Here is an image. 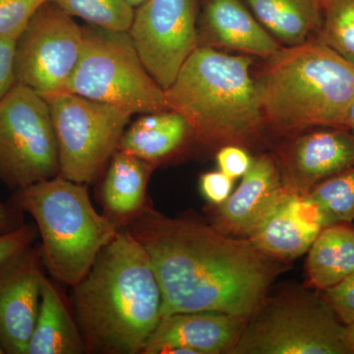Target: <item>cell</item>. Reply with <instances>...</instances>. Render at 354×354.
Listing matches in <instances>:
<instances>
[{"label":"cell","mask_w":354,"mask_h":354,"mask_svg":"<svg viewBox=\"0 0 354 354\" xmlns=\"http://www.w3.org/2000/svg\"><path fill=\"white\" fill-rule=\"evenodd\" d=\"M125 227L150 257L162 293V318L213 311L249 319L264 304L274 268L248 239L147 207Z\"/></svg>","instance_id":"obj_1"},{"label":"cell","mask_w":354,"mask_h":354,"mask_svg":"<svg viewBox=\"0 0 354 354\" xmlns=\"http://www.w3.org/2000/svg\"><path fill=\"white\" fill-rule=\"evenodd\" d=\"M87 353H141L160 318L162 293L143 245L118 232L73 288Z\"/></svg>","instance_id":"obj_2"},{"label":"cell","mask_w":354,"mask_h":354,"mask_svg":"<svg viewBox=\"0 0 354 354\" xmlns=\"http://www.w3.org/2000/svg\"><path fill=\"white\" fill-rule=\"evenodd\" d=\"M256 84L265 124L277 131L344 128L354 101V64L312 37L269 58Z\"/></svg>","instance_id":"obj_3"},{"label":"cell","mask_w":354,"mask_h":354,"mask_svg":"<svg viewBox=\"0 0 354 354\" xmlns=\"http://www.w3.org/2000/svg\"><path fill=\"white\" fill-rule=\"evenodd\" d=\"M252 64L247 55L198 46L165 91L167 109L180 114L204 143L252 138L265 124Z\"/></svg>","instance_id":"obj_4"},{"label":"cell","mask_w":354,"mask_h":354,"mask_svg":"<svg viewBox=\"0 0 354 354\" xmlns=\"http://www.w3.org/2000/svg\"><path fill=\"white\" fill-rule=\"evenodd\" d=\"M86 185L57 176L18 190L14 198L16 208L36 221L48 272L71 288L120 232L118 223L97 213Z\"/></svg>","instance_id":"obj_5"},{"label":"cell","mask_w":354,"mask_h":354,"mask_svg":"<svg viewBox=\"0 0 354 354\" xmlns=\"http://www.w3.org/2000/svg\"><path fill=\"white\" fill-rule=\"evenodd\" d=\"M65 92L135 113L169 111L165 91L142 64L127 32L84 27L82 53Z\"/></svg>","instance_id":"obj_6"},{"label":"cell","mask_w":354,"mask_h":354,"mask_svg":"<svg viewBox=\"0 0 354 354\" xmlns=\"http://www.w3.org/2000/svg\"><path fill=\"white\" fill-rule=\"evenodd\" d=\"M344 327L323 297L286 295L261 305L227 353L351 354Z\"/></svg>","instance_id":"obj_7"},{"label":"cell","mask_w":354,"mask_h":354,"mask_svg":"<svg viewBox=\"0 0 354 354\" xmlns=\"http://www.w3.org/2000/svg\"><path fill=\"white\" fill-rule=\"evenodd\" d=\"M44 97L57 135L59 176L77 183H92L118 151L131 114L73 93Z\"/></svg>","instance_id":"obj_8"},{"label":"cell","mask_w":354,"mask_h":354,"mask_svg":"<svg viewBox=\"0 0 354 354\" xmlns=\"http://www.w3.org/2000/svg\"><path fill=\"white\" fill-rule=\"evenodd\" d=\"M59 176V153L50 106L16 83L0 101V179L18 190Z\"/></svg>","instance_id":"obj_9"},{"label":"cell","mask_w":354,"mask_h":354,"mask_svg":"<svg viewBox=\"0 0 354 354\" xmlns=\"http://www.w3.org/2000/svg\"><path fill=\"white\" fill-rule=\"evenodd\" d=\"M84 44V27L48 0L18 39L16 83L46 95L65 92Z\"/></svg>","instance_id":"obj_10"},{"label":"cell","mask_w":354,"mask_h":354,"mask_svg":"<svg viewBox=\"0 0 354 354\" xmlns=\"http://www.w3.org/2000/svg\"><path fill=\"white\" fill-rule=\"evenodd\" d=\"M127 32L147 71L165 91L199 46L197 0H145L135 8Z\"/></svg>","instance_id":"obj_11"},{"label":"cell","mask_w":354,"mask_h":354,"mask_svg":"<svg viewBox=\"0 0 354 354\" xmlns=\"http://www.w3.org/2000/svg\"><path fill=\"white\" fill-rule=\"evenodd\" d=\"M41 251L31 245L0 265V348L27 354L41 301L44 276Z\"/></svg>","instance_id":"obj_12"},{"label":"cell","mask_w":354,"mask_h":354,"mask_svg":"<svg viewBox=\"0 0 354 354\" xmlns=\"http://www.w3.org/2000/svg\"><path fill=\"white\" fill-rule=\"evenodd\" d=\"M323 228L315 205L285 185L247 239L268 257L291 260L306 253Z\"/></svg>","instance_id":"obj_13"},{"label":"cell","mask_w":354,"mask_h":354,"mask_svg":"<svg viewBox=\"0 0 354 354\" xmlns=\"http://www.w3.org/2000/svg\"><path fill=\"white\" fill-rule=\"evenodd\" d=\"M247 319L221 312H184L160 318L141 354L227 353Z\"/></svg>","instance_id":"obj_14"},{"label":"cell","mask_w":354,"mask_h":354,"mask_svg":"<svg viewBox=\"0 0 354 354\" xmlns=\"http://www.w3.org/2000/svg\"><path fill=\"white\" fill-rule=\"evenodd\" d=\"M283 184L298 194L354 167V135L346 128L318 130L295 139L281 157Z\"/></svg>","instance_id":"obj_15"},{"label":"cell","mask_w":354,"mask_h":354,"mask_svg":"<svg viewBox=\"0 0 354 354\" xmlns=\"http://www.w3.org/2000/svg\"><path fill=\"white\" fill-rule=\"evenodd\" d=\"M206 44L269 59L283 46L256 19L242 0H206L201 16Z\"/></svg>","instance_id":"obj_16"},{"label":"cell","mask_w":354,"mask_h":354,"mask_svg":"<svg viewBox=\"0 0 354 354\" xmlns=\"http://www.w3.org/2000/svg\"><path fill=\"white\" fill-rule=\"evenodd\" d=\"M285 188L281 171L269 156L253 160L239 188L221 204L216 230L246 236Z\"/></svg>","instance_id":"obj_17"},{"label":"cell","mask_w":354,"mask_h":354,"mask_svg":"<svg viewBox=\"0 0 354 354\" xmlns=\"http://www.w3.org/2000/svg\"><path fill=\"white\" fill-rule=\"evenodd\" d=\"M87 353L80 328L50 279L43 277L38 317L27 354Z\"/></svg>","instance_id":"obj_18"},{"label":"cell","mask_w":354,"mask_h":354,"mask_svg":"<svg viewBox=\"0 0 354 354\" xmlns=\"http://www.w3.org/2000/svg\"><path fill=\"white\" fill-rule=\"evenodd\" d=\"M150 162L116 151L111 158L102 188V199L108 218L118 223L128 221L146 208V191Z\"/></svg>","instance_id":"obj_19"},{"label":"cell","mask_w":354,"mask_h":354,"mask_svg":"<svg viewBox=\"0 0 354 354\" xmlns=\"http://www.w3.org/2000/svg\"><path fill=\"white\" fill-rule=\"evenodd\" d=\"M190 133L185 120L172 111L146 113L125 129L118 151L157 162L176 151Z\"/></svg>","instance_id":"obj_20"},{"label":"cell","mask_w":354,"mask_h":354,"mask_svg":"<svg viewBox=\"0 0 354 354\" xmlns=\"http://www.w3.org/2000/svg\"><path fill=\"white\" fill-rule=\"evenodd\" d=\"M263 27L285 46L308 41L321 24L319 0H242Z\"/></svg>","instance_id":"obj_21"},{"label":"cell","mask_w":354,"mask_h":354,"mask_svg":"<svg viewBox=\"0 0 354 354\" xmlns=\"http://www.w3.org/2000/svg\"><path fill=\"white\" fill-rule=\"evenodd\" d=\"M309 283L318 290L332 288L354 274V228L346 225L324 227L310 246Z\"/></svg>","instance_id":"obj_22"},{"label":"cell","mask_w":354,"mask_h":354,"mask_svg":"<svg viewBox=\"0 0 354 354\" xmlns=\"http://www.w3.org/2000/svg\"><path fill=\"white\" fill-rule=\"evenodd\" d=\"M306 195L315 205L324 227L354 220V167L326 179Z\"/></svg>","instance_id":"obj_23"},{"label":"cell","mask_w":354,"mask_h":354,"mask_svg":"<svg viewBox=\"0 0 354 354\" xmlns=\"http://www.w3.org/2000/svg\"><path fill=\"white\" fill-rule=\"evenodd\" d=\"M316 38L354 64V0H319Z\"/></svg>","instance_id":"obj_24"},{"label":"cell","mask_w":354,"mask_h":354,"mask_svg":"<svg viewBox=\"0 0 354 354\" xmlns=\"http://www.w3.org/2000/svg\"><path fill=\"white\" fill-rule=\"evenodd\" d=\"M71 17L111 31L128 32L135 8L127 0H50Z\"/></svg>","instance_id":"obj_25"},{"label":"cell","mask_w":354,"mask_h":354,"mask_svg":"<svg viewBox=\"0 0 354 354\" xmlns=\"http://www.w3.org/2000/svg\"><path fill=\"white\" fill-rule=\"evenodd\" d=\"M48 0H0V37L19 34Z\"/></svg>","instance_id":"obj_26"},{"label":"cell","mask_w":354,"mask_h":354,"mask_svg":"<svg viewBox=\"0 0 354 354\" xmlns=\"http://www.w3.org/2000/svg\"><path fill=\"white\" fill-rule=\"evenodd\" d=\"M322 297L344 325L354 322V274L337 285L324 290Z\"/></svg>","instance_id":"obj_27"},{"label":"cell","mask_w":354,"mask_h":354,"mask_svg":"<svg viewBox=\"0 0 354 354\" xmlns=\"http://www.w3.org/2000/svg\"><path fill=\"white\" fill-rule=\"evenodd\" d=\"M20 35L0 37V101L16 84L15 51Z\"/></svg>","instance_id":"obj_28"},{"label":"cell","mask_w":354,"mask_h":354,"mask_svg":"<svg viewBox=\"0 0 354 354\" xmlns=\"http://www.w3.org/2000/svg\"><path fill=\"white\" fill-rule=\"evenodd\" d=\"M36 237V227L30 225H21L9 232H0V265L31 245Z\"/></svg>","instance_id":"obj_29"},{"label":"cell","mask_w":354,"mask_h":354,"mask_svg":"<svg viewBox=\"0 0 354 354\" xmlns=\"http://www.w3.org/2000/svg\"><path fill=\"white\" fill-rule=\"evenodd\" d=\"M220 171L230 178L242 177L250 169L253 160L243 149L235 145L223 147L216 155Z\"/></svg>","instance_id":"obj_30"},{"label":"cell","mask_w":354,"mask_h":354,"mask_svg":"<svg viewBox=\"0 0 354 354\" xmlns=\"http://www.w3.org/2000/svg\"><path fill=\"white\" fill-rule=\"evenodd\" d=\"M234 179L223 171H211L203 174L200 187L204 197L214 204H223L232 194Z\"/></svg>","instance_id":"obj_31"},{"label":"cell","mask_w":354,"mask_h":354,"mask_svg":"<svg viewBox=\"0 0 354 354\" xmlns=\"http://www.w3.org/2000/svg\"><path fill=\"white\" fill-rule=\"evenodd\" d=\"M14 215L11 209L7 208L6 205L0 203V232H9L19 225H14Z\"/></svg>","instance_id":"obj_32"},{"label":"cell","mask_w":354,"mask_h":354,"mask_svg":"<svg viewBox=\"0 0 354 354\" xmlns=\"http://www.w3.org/2000/svg\"><path fill=\"white\" fill-rule=\"evenodd\" d=\"M344 341L351 354L354 353V322L346 325L344 332Z\"/></svg>","instance_id":"obj_33"},{"label":"cell","mask_w":354,"mask_h":354,"mask_svg":"<svg viewBox=\"0 0 354 354\" xmlns=\"http://www.w3.org/2000/svg\"><path fill=\"white\" fill-rule=\"evenodd\" d=\"M344 128L349 130L354 135V101L349 109L348 116H346Z\"/></svg>","instance_id":"obj_34"},{"label":"cell","mask_w":354,"mask_h":354,"mask_svg":"<svg viewBox=\"0 0 354 354\" xmlns=\"http://www.w3.org/2000/svg\"><path fill=\"white\" fill-rule=\"evenodd\" d=\"M127 1L130 6L134 7V8H136V7H138L140 4L143 3L145 0H127Z\"/></svg>","instance_id":"obj_35"},{"label":"cell","mask_w":354,"mask_h":354,"mask_svg":"<svg viewBox=\"0 0 354 354\" xmlns=\"http://www.w3.org/2000/svg\"><path fill=\"white\" fill-rule=\"evenodd\" d=\"M3 351H2L1 348H0V354H3Z\"/></svg>","instance_id":"obj_36"}]
</instances>
